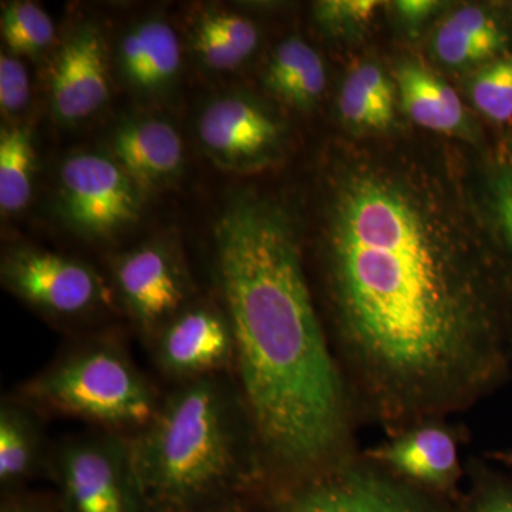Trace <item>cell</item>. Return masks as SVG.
Segmentation results:
<instances>
[{
	"mask_svg": "<svg viewBox=\"0 0 512 512\" xmlns=\"http://www.w3.org/2000/svg\"><path fill=\"white\" fill-rule=\"evenodd\" d=\"M340 352L394 433L463 409L508 372V348L466 244L402 181L340 185L328 239Z\"/></svg>",
	"mask_w": 512,
	"mask_h": 512,
	"instance_id": "1",
	"label": "cell"
},
{
	"mask_svg": "<svg viewBox=\"0 0 512 512\" xmlns=\"http://www.w3.org/2000/svg\"><path fill=\"white\" fill-rule=\"evenodd\" d=\"M215 265L245 409L259 446L296 481L343 460L349 400L281 207L255 197L215 224Z\"/></svg>",
	"mask_w": 512,
	"mask_h": 512,
	"instance_id": "2",
	"label": "cell"
},
{
	"mask_svg": "<svg viewBox=\"0 0 512 512\" xmlns=\"http://www.w3.org/2000/svg\"><path fill=\"white\" fill-rule=\"evenodd\" d=\"M128 447L144 512H197L249 477L237 404L215 377L178 387Z\"/></svg>",
	"mask_w": 512,
	"mask_h": 512,
	"instance_id": "3",
	"label": "cell"
},
{
	"mask_svg": "<svg viewBox=\"0 0 512 512\" xmlns=\"http://www.w3.org/2000/svg\"><path fill=\"white\" fill-rule=\"evenodd\" d=\"M26 406L117 429H143L160 406L127 353L90 343L66 353L20 387Z\"/></svg>",
	"mask_w": 512,
	"mask_h": 512,
	"instance_id": "4",
	"label": "cell"
},
{
	"mask_svg": "<svg viewBox=\"0 0 512 512\" xmlns=\"http://www.w3.org/2000/svg\"><path fill=\"white\" fill-rule=\"evenodd\" d=\"M281 512H450L384 468L343 458L279 494Z\"/></svg>",
	"mask_w": 512,
	"mask_h": 512,
	"instance_id": "5",
	"label": "cell"
},
{
	"mask_svg": "<svg viewBox=\"0 0 512 512\" xmlns=\"http://www.w3.org/2000/svg\"><path fill=\"white\" fill-rule=\"evenodd\" d=\"M53 468L66 512H144L128 440L76 437L56 451Z\"/></svg>",
	"mask_w": 512,
	"mask_h": 512,
	"instance_id": "6",
	"label": "cell"
},
{
	"mask_svg": "<svg viewBox=\"0 0 512 512\" xmlns=\"http://www.w3.org/2000/svg\"><path fill=\"white\" fill-rule=\"evenodd\" d=\"M137 187L110 158L90 153L67 158L60 170L64 218L87 237H110L137 220Z\"/></svg>",
	"mask_w": 512,
	"mask_h": 512,
	"instance_id": "7",
	"label": "cell"
},
{
	"mask_svg": "<svg viewBox=\"0 0 512 512\" xmlns=\"http://www.w3.org/2000/svg\"><path fill=\"white\" fill-rule=\"evenodd\" d=\"M2 279L20 299L60 318H79L109 303V291L90 266L55 252H10Z\"/></svg>",
	"mask_w": 512,
	"mask_h": 512,
	"instance_id": "8",
	"label": "cell"
},
{
	"mask_svg": "<svg viewBox=\"0 0 512 512\" xmlns=\"http://www.w3.org/2000/svg\"><path fill=\"white\" fill-rule=\"evenodd\" d=\"M113 274L128 313L146 335H156L183 311L190 293L180 259L163 245H146L119 256Z\"/></svg>",
	"mask_w": 512,
	"mask_h": 512,
	"instance_id": "9",
	"label": "cell"
},
{
	"mask_svg": "<svg viewBox=\"0 0 512 512\" xmlns=\"http://www.w3.org/2000/svg\"><path fill=\"white\" fill-rule=\"evenodd\" d=\"M154 360L164 375L183 382L214 377L235 363V343L225 313L183 309L153 336Z\"/></svg>",
	"mask_w": 512,
	"mask_h": 512,
	"instance_id": "10",
	"label": "cell"
},
{
	"mask_svg": "<svg viewBox=\"0 0 512 512\" xmlns=\"http://www.w3.org/2000/svg\"><path fill=\"white\" fill-rule=\"evenodd\" d=\"M198 136L215 164L245 171L271 160L281 144L282 127L254 101L228 96L205 107L198 120Z\"/></svg>",
	"mask_w": 512,
	"mask_h": 512,
	"instance_id": "11",
	"label": "cell"
},
{
	"mask_svg": "<svg viewBox=\"0 0 512 512\" xmlns=\"http://www.w3.org/2000/svg\"><path fill=\"white\" fill-rule=\"evenodd\" d=\"M110 97L106 46L97 26L83 25L67 39L50 76L53 114L64 124L87 119Z\"/></svg>",
	"mask_w": 512,
	"mask_h": 512,
	"instance_id": "12",
	"label": "cell"
},
{
	"mask_svg": "<svg viewBox=\"0 0 512 512\" xmlns=\"http://www.w3.org/2000/svg\"><path fill=\"white\" fill-rule=\"evenodd\" d=\"M367 461L416 487L446 491L461 474L456 437L439 421L414 424L370 448Z\"/></svg>",
	"mask_w": 512,
	"mask_h": 512,
	"instance_id": "13",
	"label": "cell"
},
{
	"mask_svg": "<svg viewBox=\"0 0 512 512\" xmlns=\"http://www.w3.org/2000/svg\"><path fill=\"white\" fill-rule=\"evenodd\" d=\"M114 161L134 183H163L183 165V141L170 124L157 119L128 121L113 138Z\"/></svg>",
	"mask_w": 512,
	"mask_h": 512,
	"instance_id": "14",
	"label": "cell"
},
{
	"mask_svg": "<svg viewBox=\"0 0 512 512\" xmlns=\"http://www.w3.org/2000/svg\"><path fill=\"white\" fill-rule=\"evenodd\" d=\"M400 107L427 130L448 136L468 133V119L456 90L423 64H400L396 74Z\"/></svg>",
	"mask_w": 512,
	"mask_h": 512,
	"instance_id": "15",
	"label": "cell"
},
{
	"mask_svg": "<svg viewBox=\"0 0 512 512\" xmlns=\"http://www.w3.org/2000/svg\"><path fill=\"white\" fill-rule=\"evenodd\" d=\"M121 69L137 89L157 92L173 82L181 66V46L174 29L163 20H147L124 36Z\"/></svg>",
	"mask_w": 512,
	"mask_h": 512,
	"instance_id": "16",
	"label": "cell"
},
{
	"mask_svg": "<svg viewBox=\"0 0 512 512\" xmlns=\"http://www.w3.org/2000/svg\"><path fill=\"white\" fill-rule=\"evenodd\" d=\"M264 83L266 90L286 106L308 111L325 92V64L308 43L289 37L276 47L266 67Z\"/></svg>",
	"mask_w": 512,
	"mask_h": 512,
	"instance_id": "17",
	"label": "cell"
},
{
	"mask_svg": "<svg viewBox=\"0 0 512 512\" xmlns=\"http://www.w3.org/2000/svg\"><path fill=\"white\" fill-rule=\"evenodd\" d=\"M42 457V433L29 406L6 402L0 409V484L13 490L28 481Z\"/></svg>",
	"mask_w": 512,
	"mask_h": 512,
	"instance_id": "18",
	"label": "cell"
},
{
	"mask_svg": "<svg viewBox=\"0 0 512 512\" xmlns=\"http://www.w3.org/2000/svg\"><path fill=\"white\" fill-rule=\"evenodd\" d=\"M259 43L251 20L235 13H210L198 23L194 49L215 70H231L245 62Z\"/></svg>",
	"mask_w": 512,
	"mask_h": 512,
	"instance_id": "19",
	"label": "cell"
},
{
	"mask_svg": "<svg viewBox=\"0 0 512 512\" xmlns=\"http://www.w3.org/2000/svg\"><path fill=\"white\" fill-rule=\"evenodd\" d=\"M36 151L29 126L15 124L0 133V210L16 214L32 200Z\"/></svg>",
	"mask_w": 512,
	"mask_h": 512,
	"instance_id": "20",
	"label": "cell"
},
{
	"mask_svg": "<svg viewBox=\"0 0 512 512\" xmlns=\"http://www.w3.org/2000/svg\"><path fill=\"white\" fill-rule=\"evenodd\" d=\"M2 36L15 55L35 56L52 45L55 25L33 2H13L3 8Z\"/></svg>",
	"mask_w": 512,
	"mask_h": 512,
	"instance_id": "21",
	"label": "cell"
},
{
	"mask_svg": "<svg viewBox=\"0 0 512 512\" xmlns=\"http://www.w3.org/2000/svg\"><path fill=\"white\" fill-rule=\"evenodd\" d=\"M477 110L495 123L512 119V55L495 57L484 64L470 83Z\"/></svg>",
	"mask_w": 512,
	"mask_h": 512,
	"instance_id": "22",
	"label": "cell"
},
{
	"mask_svg": "<svg viewBox=\"0 0 512 512\" xmlns=\"http://www.w3.org/2000/svg\"><path fill=\"white\" fill-rule=\"evenodd\" d=\"M396 100H387L370 92L350 73L339 96L342 120L355 130L386 131L396 117Z\"/></svg>",
	"mask_w": 512,
	"mask_h": 512,
	"instance_id": "23",
	"label": "cell"
},
{
	"mask_svg": "<svg viewBox=\"0 0 512 512\" xmlns=\"http://www.w3.org/2000/svg\"><path fill=\"white\" fill-rule=\"evenodd\" d=\"M504 49L500 43L481 39L454 28L444 22L434 36V52L441 62L451 67H466L471 64L495 59Z\"/></svg>",
	"mask_w": 512,
	"mask_h": 512,
	"instance_id": "24",
	"label": "cell"
},
{
	"mask_svg": "<svg viewBox=\"0 0 512 512\" xmlns=\"http://www.w3.org/2000/svg\"><path fill=\"white\" fill-rule=\"evenodd\" d=\"M380 6L377 0H322L313 5V16L323 29L346 35L369 25Z\"/></svg>",
	"mask_w": 512,
	"mask_h": 512,
	"instance_id": "25",
	"label": "cell"
},
{
	"mask_svg": "<svg viewBox=\"0 0 512 512\" xmlns=\"http://www.w3.org/2000/svg\"><path fill=\"white\" fill-rule=\"evenodd\" d=\"M30 99V83L25 66L16 57L0 56V109L15 114L25 109Z\"/></svg>",
	"mask_w": 512,
	"mask_h": 512,
	"instance_id": "26",
	"label": "cell"
},
{
	"mask_svg": "<svg viewBox=\"0 0 512 512\" xmlns=\"http://www.w3.org/2000/svg\"><path fill=\"white\" fill-rule=\"evenodd\" d=\"M471 512H512L511 481L484 471L471 500Z\"/></svg>",
	"mask_w": 512,
	"mask_h": 512,
	"instance_id": "27",
	"label": "cell"
},
{
	"mask_svg": "<svg viewBox=\"0 0 512 512\" xmlns=\"http://www.w3.org/2000/svg\"><path fill=\"white\" fill-rule=\"evenodd\" d=\"M493 200L498 225L512 249V170H504L495 175Z\"/></svg>",
	"mask_w": 512,
	"mask_h": 512,
	"instance_id": "28",
	"label": "cell"
},
{
	"mask_svg": "<svg viewBox=\"0 0 512 512\" xmlns=\"http://www.w3.org/2000/svg\"><path fill=\"white\" fill-rule=\"evenodd\" d=\"M394 8L407 25L417 26L433 15L440 8V3L434 0H400L394 3Z\"/></svg>",
	"mask_w": 512,
	"mask_h": 512,
	"instance_id": "29",
	"label": "cell"
},
{
	"mask_svg": "<svg viewBox=\"0 0 512 512\" xmlns=\"http://www.w3.org/2000/svg\"><path fill=\"white\" fill-rule=\"evenodd\" d=\"M2 512H49L42 505L35 503V501L23 500V498H16V500L6 501L3 504Z\"/></svg>",
	"mask_w": 512,
	"mask_h": 512,
	"instance_id": "30",
	"label": "cell"
},
{
	"mask_svg": "<svg viewBox=\"0 0 512 512\" xmlns=\"http://www.w3.org/2000/svg\"><path fill=\"white\" fill-rule=\"evenodd\" d=\"M495 460L501 461L505 466L512 468V450L500 451L494 454Z\"/></svg>",
	"mask_w": 512,
	"mask_h": 512,
	"instance_id": "31",
	"label": "cell"
},
{
	"mask_svg": "<svg viewBox=\"0 0 512 512\" xmlns=\"http://www.w3.org/2000/svg\"><path fill=\"white\" fill-rule=\"evenodd\" d=\"M215 512H242V511H238V510H220V511H215Z\"/></svg>",
	"mask_w": 512,
	"mask_h": 512,
	"instance_id": "32",
	"label": "cell"
}]
</instances>
